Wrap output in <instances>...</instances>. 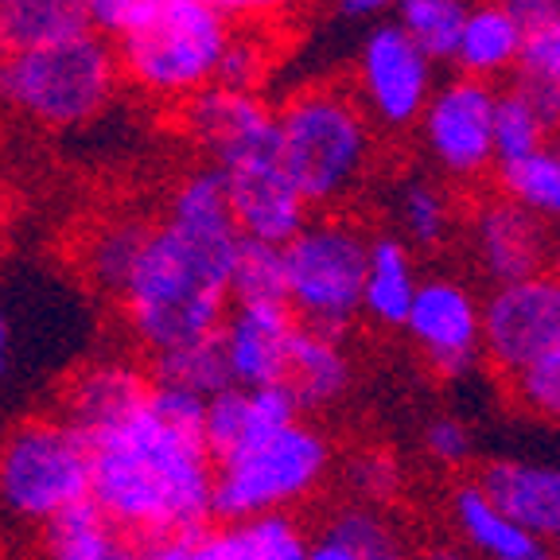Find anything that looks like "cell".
<instances>
[{"instance_id": "1", "label": "cell", "mask_w": 560, "mask_h": 560, "mask_svg": "<svg viewBox=\"0 0 560 560\" xmlns=\"http://www.w3.org/2000/svg\"><path fill=\"white\" fill-rule=\"evenodd\" d=\"M207 401L152 382L149 397L94 432V494L132 541L195 534L214 517V452L202 436Z\"/></svg>"}, {"instance_id": "2", "label": "cell", "mask_w": 560, "mask_h": 560, "mask_svg": "<svg viewBox=\"0 0 560 560\" xmlns=\"http://www.w3.org/2000/svg\"><path fill=\"white\" fill-rule=\"evenodd\" d=\"M242 242H207L167 226L164 219L152 226L149 245L121 296L125 327L152 359L222 331L234 307L230 269Z\"/></svg>"}, {"instance_id": "3", "label": "cell", "mask_w": 560, "mask_h": 560, "mask_svg": "<svg viewBox=\"0 0 560 560\" xmlns=\"http://www.w3.org/2000/svg\"><path fill=\"white\" fill-rule=\"evenodd\" d=\"M277 125L284 167L312 210L335 214V207L366 184L374 164V125L350 90H300L277 109Z\"/></svg>"}, {"instance_id": "4", "label": "cell", "mask_w": 560, "mask_h": 560, "mask_svg": "<svg viewBox=\"0 0 560 560\" xmlns=\"http://www.w3.org/2000/svg\"><path fill=\"white\" fill-rule=\"evenodd\" d=\"M117 47L86 32L59 47L0 59V102L39 129L67 132L97 121L121 86Z\"/></svg>"}, {"instance_id": "5", "label": "cell", "mask_w": 560, "mask_h": 560, "mask_svg": "<svg viewBox=\"0 0 560 560\" xmlns=\"http://www.w3.org/2000/svg\"><path fill=\"white\" fill-rule=\"evenodd\" d=\"M234 39L226 20L207 0H164L156 16L117 47L121 74L137 94L184 109L202 90L219 86V70Z\"/></svg>"}, {"instance_id": "6", "label": "cell", "mask_w": 560, "mask_h": 560, "mask_svg": "<svg viewBox=\"0 0 560 560\" xmlns=\"http://www.w3.org/2000/svg\"><path fill=\"white\" fill-rule=\"evenodd\" d=\"M94 494V447L67 417H27L0 440V517L44 529Z\"/></svg>"}, {"instance_id": "7", "label": "cell", "mask_w": 560, "mask_h": 560, "mask_svg": "<svg viewBox=\"0 0 560 560\" xmlns=\"http://www.w3.org/2000/svg\"><path fill=\"white\" fill-rule=\"evenodd\" d=\"M335 467L331 440L312 420H296L214 467V517L249 522V517L292 514L319 494Z\"/></svg>"}, {"instance_id": "8", "label": "cell", "mask_w": 560, "mask_h": 560, "mask_svg": "<svg viewBox=\"0 0 560 560\" xmlns=\"http://www.w3.org/2000/svg\"><path fill=\"white\" fill-rule=\"evenodd\" d=\"M370 242L374 237L359 222L342 214H315L289 245H284V269H289V307L300 327L324 335H342L362 315L370 272Z\"/></svg>"}, {"instance_id": "9", "label": "cell", "mask_w": 560, "mask_h": 560, "mask_svg": "<svg viewBox=\"0 0 560 560\" xmlns=\"http://www.w3.org/2000/svg\"><path fill=\"white\" fill-rule=\"evenodd\" d=\"M436 94V62L412 44L397 20H377L359 44L354 97L370 125L385 132H409L420 125Z\"/></svg>"}, {"instance_id": "10", "label": "cell", "mask_w": 560, "mask_h": 560, "mask_svg": "<svg viewBox=\"0 0 560 560\" xmlns=\"http://www.w3.org/2000/svg\"><path fill=\"white\" fill-rule=\"evenodd\" d=\"M482 347L506 382L560 350V280L541 272L490 289L482 296Z\"/></svg>"}, {"instance_id": "11", "label": "cell", "mask_w": 560, "mask_h": 560, "mask_svg": "<svg viewBox=\"0 0 560 560\" xmlns=\"http://www.w3.org/2000/svg\"><path fill=\"white\" fill-rule=\"evenodd\" d=\"M405 335H409V342L417 347V354L432 374L447 377V382L471 377L475 366L487 359L482 296H475L467 280L432 272V277L420 280Z\"/></svg>"}, {"instance_id": "12", "label": "cell", "mask_w": 560, "mask_h": 560, "mask_svg": "<svg viewBox=\"0 0 560 560\" xmlns=\"http://www.w3.org/2000/svg\"><path fill=\"white\" fill-rule=\"evenodd\" d=\"M494 105H499V90L490 82L455 74L452 82L436 86L417 129L424 152L447 179H479L490 167H499Z\"/></svg>"}, {"instance_id": "13", "label": "cell", "mask_w": 560, "mask_h": 560, "mask_svg": "<svg viewBox=\"0 0 560 560\" xmlns=\"http://www.w3.org/2000/svg\"><path fill=\"white\" fill-rule=\"evenodd\" d=\"M214 167L222 172L237 230L249 242L280 245L284 249L312 222V207L300 195V187L292 184L280 149L245 152V156H234Z\"/></svg>"}, {"instance_id": "14", "label": "cell", "mask_w": 560, "mask_h": 560, "mask_svg": "<svg viewBox=\"0 0 560 560\" xmlns=\"http://www.w3.org/2000/svg\"><path fill=\"white\" fill-rule=\"evenodd\" d=\"M467 249L479 277L490 289H502L552 269L557 230L506 195H490L467 219Z\"/></svg>"}, {"instance_id": "15", "label": "cell", "mask_w": 560, "mask_h": 560, "mask_svg": "<svg viewBox=\"0 0 560 560\" xmlns=\"http://www.w3.org/2000/svg\"><path fill=\"white\" fill-rule=\"evenodd\" d=\"M312 537L292 514L202 525L195 534L144 545L140 560H307Z\"/></svg>"}, {"instance_id": "16", "label": "cell", "mask_w": 560, "mask_h": 560, "mask_svg": "<svg viewBox=\"0 0 560 560\" xmlns=\"http://www.w3.org/2000/svg\"><path fill=\"white\" fill-rule=\"evenodd\" d=\"M187 137L207 152V164H226L245 152L280 149L277 109L261 94L210 86L179 109Z\"/></svg>"}, {"instance_id": "17", "label": "cell", "mask_w": 560, "mask_h": 560, "mask_svg": "<svg viewBox=\"0 0 560 560\" xmlns=\"http://www.w3.org/2000/svg\"><path fill=\"white\" fill-rule=\"evenodd\" d=\"M300 331V319L289 304H234L222 324L219 339L226 350L230 377L245 389L261 385H284L292 339Z\"/></svg>"}, {"instance_id": "18", "label": "cell", "mask_w": 560, "mask_h": 560, "mask_svg": "<svg viewBox=\"0 0 560 560\" xmlns=\"http://www.w3.org/2000/svg\"><path fill=\"white\" fill-rule=\"evenodd\" d=\"M479 487L525 534L560 549V464L534 455H494L479 467Z\"/></svg>"}, {"instance_id": "19", "label": "cell", "mask_w": 560, "mask_h": 560, "mask_svg": "<svg viewBox=\"0 0 560 560\" xmlns=\"http://www.w3.org/2000/svg\"><path fill=\"white\" fill-rule=\"evenodd\" d=\"M296 420H304V412L284 385H261V389L230 385V389L207 401L202 436H207L214 459H226V455L242 452V447L257 444L272 432L289 429Z\"/></svg>"}, {"instance_id": "20", "label": "cell", "mask_w": 560, "mask_h": 560, "mask_svg": "<svg viewBox=\"0 0 560 560\" xmlns=\"http://www.w3.org/2000/svg\"><path fill=\"white\" fill-rule=\"evenodd\" d=\"M447 522L455 541L471 549L479 560H537L545 549L529 537L499 502L479 487V479H459L447 494Z\"/></svg>"}, {"instance_id": "21", "label": "cell", "mask_w": 560, "mask_h": 560, "mask_svg": "<svg viewBox=\"0 0 560 560\" xmlns=\"http://www.w3.org/2000/svg\"><path fill=\"white\" fill-rule=\"evenodd\" d=\"M152 382L140 374L132 362L125 359H105L90 362L86 370L70 377L67 389H62V412L70 424H79L86 436L109 429L114 420H121L125 412L137 409L144 397H149Z\"/></svg>"}, {"instance_id": "22", "label": "cell", "mask_w": 560, "mask_h": 560, "mask_svg": "<svg viewBox=\"0 0 560 560\" xmlns=\"http://www.w3.org/2000/svg\"><path fill=\"white\" fill-rule=\"evenodd\" d=\"M307 560H420V552L409 549V537L389 510L347 502L327 514Z\"/></svg>"}, {"instance_id": "23", "label": "cell", "mask_w": 560, "mask_h": 560, "mask_svg": "<svg viewBox=\"0 0 560 560\" xmlns=\"http://www.w3.org/2000/svg\"><path fill=\"white\" fill-rule=\"evenodd\" d=\"M350 382H354V362L342 339L300 327L292 339L289 370H284V389L300 405V412L312 417V412L335 409L350 394Z\"/></svg>"}, {"instance_id": "24", "label": "cell", "mask_w": 560, "mask_h": 560, "mask_svg": "<svg viewBox=\"0 0 560 560\" xmlns=\"http://www.w3.org/2000/svg\"><path fill=\"white\" fill-rule=\"evenodd\" d=\"M152 226H156V222L140 219V214H109V219L94 222L90 234L82 237V249H79L82 277H86L102 296L121 304L132 272H137V265H140V254H144V245H149V237H152Z\"/></svg>"}, {"instance_id": "25", "label": "cell", "mask_w": 560, "mask_h": 560, "mask_svg": "<svg viewBox=\"0 0 560 560\" xmlns=\"http://www.w3.org/2000/svg\"><path fill=\"white\" fill-rule=\"evenodd\" d=\"M420 269L412 245L397 234H377L370 242V272H366V296H362V315L374 319L377 327L405 331L412 312V300L420 292Z\"/></svg>"}, {"instance_id": "26", "label": "cell", "mask_w": 560, "mask_h": 560, "mask_svg": "<svg viewBox=\"0 0 560 560\" xmlns=\"http://www.w3.org/2000/svg\"><path fill=\"white\" fill-rule=\"evenodd\" d=\"M522 47H525V27L502 9L499 0H487V4H471V16H467V27L459 35L452 67L464 79H479L494 86V79L514 74L517 59H522Z\"/></svg>"}, {"instance_id": "27", "label": "cell", "mask_w": 560, "mask_h": 560, "mask_svg": "<svg viewBox=\"0 0 560 560\" xmlns=\"http://www.w3.org/2000/svg\"><path fill=\"white\" fill-rule=\"evenodd\" d=\"M39 560H140L132 537L94 499L62 510L39 529Z\"/></svg>"}, {"instance_id": "28", "label": "cell", "mask_w": 560, "mask_h": 560, "mask_svg": "<svg viewBox=\"0 0 560 560\" xmlns=\"http://www.w3.org/2000/svg\"><path fill=\"white\" fill-rule=\"evenodd\" d=\"M90 32L82 0H27L16 9H0V59L59 47Z\"/></svg>"}, {"instance_id": "29", "label": "cell", "mask_w": 560, "mask_h": 560, "mask_svg": "<svg viewBox=\"0 0 560 560\" xmlns=\"http://www.w3.org/2000/svg\"><path fill=\"white\" fill-rule=\"evenodd\" d=\"M394 219L397 237L412 245V254H436L455 230V207L432 179H401L394 195Z\"/></svg>"}, {"instance_id": "30", "label": "cell", "mask_w": 560, "mask_h": 560, "mask_svg": "<svg viewBox=\"0 0 560 560\" xmlns=\"http://www.w3.org/2000/svg\"><path fill=\"white\" fill-rule=\"evenodd\" d=\"M152 382L172 385V389H184V394H195V397H202V401H210V397H219L222 389H230L234 377H230L222 339L219 335H207V339L184 342V347L156 354V359H152Z\"/></svg>"}, {"instance_id": "31", "label": "cell", "mask_w": 560, "mask_h": 560, "mask_svg": "<svg viewBox=\"0 0 560 560\" xmlns=\"http://www.w3.org/2000/svg\"><path fill=\"white\" fill-rule=\"evenodd\" d=\"M494 184H499V195L537 214L545 226L560 230V140L534 152V156L499 164L494 167Z\"/></svg>"}, {"instance_id": "32", "label": "cell", "mask_w": 560, "mask_h": 560, "mask_svg": "<svg viewBox=\"0 0 560 560\" xmlns=\"http://www.w3.org/2000/svg\"><path fill=\"white\" fill-rule=\"evenodd\" d=\"M510 90L529 97L549 129H560V24L525 35L522 59L510 74Z\"/></svg>"}, {"instance_id": "33", "label": "cell", "mask_w": 560, "mask_h": 560, "mask_svg": "<svg viewBox=\"0 0 560 560\" xmlns=\"http://www.w3.org/2000/svg\"><path fill=\"white\" fill-rule=\"evenodd\" d=\"M397 24L432 62H452L471 16L467 0H397Z\"/></svg>"}, {"instance_id": "34", "label": "cell", "mask_w": 560, "mask_h": 560, "mask_svg": "<svg viewBox=\"0 0 560 560\" xmlns=\"http://www.w3.org/2000/svg\"><path fill=\"white\" fill-rule=\"evenodd\" d=\"M230 300L234 304H289L284 249L245 237L230 269Z\"/></svg>"}, {"instance_id": "35", "label": "cell", "mask_w": 560, "mask_h": 560, "mask_svg": "<svg viewBox=\"0 0 560 560\" xmlns=\"http://www.w3.org/2000/svg\"><path fill=\"white\" fill-rule=\"evenodd\" d=\"M549 121L529 97H522L510 86L499 90V105H494V160L499 164H514V160L549 149Z\"/></svg>"}, {"instance_id": "36", "label": "cell", "mask_w": 560, "mask_h": 560, "mask_svg": "<svg viewBox=\"0 0 560 560\" xmlns=\"http://www.w3.org/2000/svg\"><path fill=\"white\" fill-rule=\"evenodd\" d=\"M342 487L350 502L389 510V502L401 494V464L382 447H359L342 459Z\"/></svg>"}, {"instance_id": "37", "label": "cell", "mask_w": 560, "mask_h": 560, "mask_svg": "<svg viewBox=\"0 0 560 560\" xmlns=\"http://www.w3.org/2000/svg\"><path fill=\"white\" fill-rule=\"evenodd\" d=\"M510 394L529 417L545 420V424H560V350L545 354L529 370L510 377Z\"/></svg>"}, {"instance_id": "38", "label": "cell", "mask_w": 560, "mask_h": 560, "mask_svg": "<svg viewBox=\"0 0 560 560\" xmlns=\"http://www.w3.org/2000/svg\"><path fill=\"white\" fill-rule=\"evenodd\" d=\"M420 447H424V455H429L432 464L447 467V471H459V467L471 464L475 452H479V436H475V429L464 417L436 412V417L424 420V429H420Z\"/></svg>"}, {"instance_id": "39", "label": "cell", "mask_w": 560, "mask_h": 560, "mask_svg": "<svg viewBox=\"0 0 560 560\" xmlns=\"http://www.w3.org/2000/svg\"><path fill=\"white\" fill-rule=\"evenodd\" d=\"M269 62H272V47L261 32H237L234 27V39L226 47V59H222L219 70V86L226 90H242V94H257V86L265 82L269 74Z\"/></svg>"}, {"instance_id": "40", "label": "cell", "mask_w": 560, "mask_h": 560, "mask_svg": "<svg viewBox=\"0 0 560 560\" xmlns=\"http://www.w3.org/2000/svg\"><path fill=\"white\" fill-rule=\"evenodd\" d=\"M164 0H82L90 20V32L109 39V44H121L125 35H132L137 27H144Z\"/></svg>"}, {"instance_id": "41", "label": "cell", "mask_w": 560, "mask_h": 560, "mask_svg": "<svg viewBox=\"0 0 560 560\" xmlns=\"http://www.w3.org/2000/svg\"><path fill=\"white\" fill-rule=\"evenodd\" d=\"M499 4L525 27V35L560 24V0H499Z\"/></svg>"}, {"instance_id": "42", "label": "cell", "mask_w": 560, "mask_h": 560, "mask_svg": "<svg viewBox=\"0 0 560 560\" xmlns=\"http://www.w3.org/2000/svg\"><path fill=\"white\" fill-rule=\"evenodd\" d=\"M210 9H219L226 20H272L296 0H207Z\"/></svg>"}, {"instance_id": "43", "label": "cell", "mask_w": 560, "mask_h": 560, "mask_svg": "<svg viewBox=\"0 0 560 560\" xmlns=\"http://www.w3.org/2000/svg\"><path fill=\"white\" fill-rule=\"evenodd\" d=\"M389 9H397V0H335V12L342 20H377Z\"/></svg>"}, {"instance_id": "44", "label": "cell", "mask_w": 560, "mask_h": 560, "mask_svg": "<svg viewBox=\"0 0 560 560\" xmlns=\"http://www.w3.org/2000/svg\"><path fill=\"white\" fill-rule=\"evenodd\" d=\"M420 560H479L471 549H464L459 541H436L420 552Z\"/></svg>"}, {"instance_id": "45", "label": "cell", "mask_w": 560, "mask_h": 560, "mask_svg": "<svg viewBox=\"0 0 560 560\" xmlns=\"http://www.w3.org/2000/svg\"><path fill=\"white\" fill-rule=\"evenodd\" d=\"M12 347H16V335H12V324L0 315V377L12 370Z\"/></svg>"}, {"instance_id": "46", "label": "cell", "mask_w": 560, "mask_h": 560, "mask_svg": "<svg viewBox=\"0 0 560 560\" xmlns=\"http://www.w3.org/2000/svg\"><path fill=\"white\" fill-rule=\"evenodd\" d=\"M549 272L560 280V237H557V249H552V269H549Z\"/></svg>"}, {"instance_id": "47", "label": "cell", "mask_w": 560, "mask_h": 560, "mask_svg": "<svg viewBox=\"0 0 560 560\" xmlns=\"http://www.w3.org/2000/svg\"><path fill=\"white\" fill-rule=\"evenodd\" d=\"M16 4H27V0H0V9H16Z\"/></svg>"}, {"instance_id": "48", "label": "cell", "mask_w": 560, "mask_h": 560, "mask_svg": "<svg viewBox=\"0 0 560 560\" xmlns=\"http://www.w3.org/2000/svg\"><path fill=\"white\" fill-rule=\"evenodd\" d=\"M537 560H560V557H557V552H541Z\"/></svg>"}]
</instances>
